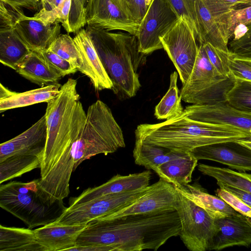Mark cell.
<instances>
[{"label":"cell","instance_id":"9a60e30c","mask_svg":"<svg viewBox=\"0 0 251 251\" xmlns=\"http://www.w3.org/2000/svg\"><path fill=\"white\" fill-rule=\"evenodd\" d=\"M182 114L189 118L206 123L226 124L245 129L251 130V118L227 102L210 104H192L183 110Z\"/></svg>","mask_w":251,"mask_h":251},{"label":"cell","instance_id":"f546056e","mask_svg":"<svg viewBox=\"0 0 251 251\" xmlns=\"http://www.w3.org/2000/svg\"><path fill=\"white\" fill-rule=\"evenodd\" d=\"M43 154L18 155L10 156L0 162V183L35 169L40 168Z\"/></svg>","mask_w":251,"mask_h":251},{"label":"cell","instance_id":"9f6ffc18","mask_svg":"<svg viewBox=\"0 0 251 251\" xmlns=\"http://www.w3.org/2000/svg\"><path fill=\"white\" fill-rule=\"evenodd\" d=\"M250 223L251 224V218H248Z\"/></svg>","mask_w":251,"mask_h":251},{"label":"cell","instance_id":"c3c4849f","mask_svg":"<svg viewBox=\"0 0 251 251\" xmlns=\"http://www.w3.org/2000/svg\"><path fill=\"white\" fill-rule=\"evenodd\" d=\"M63 0H42L43 8L50 10L59 6Z\"/></svg>","mask_w":251,"mask_h":251},{"label":"cell","instance_id":"44dd1931","mask_svg":"<svg viewBox=\"0 0 251 251\" xmlns=\"http://www.w3.org/2000/svg\"><path fill=\"white\" fill-rule=\"evenodd\" d=\"M62 85L50 84L21 93L12 92L0 83V112L40 102H48L59 93Z\"/></svg>","mask_w":251,"mask_h":251},{"label":"cell","instance_id":"4316f807","mask_svg":"<svg viewBox=\"0 0 251 251\" xmlns=\"http://www.w3.org/2000/svg\"><path fill=\"white\" fill-rule=\"evenodd\" d=\"M31 50L14 28L0 31V62L16 70Z\"/></svg>","mask_w":251,"mask_h":251},{"label":"cell","instance_id":"7a4b0ae2","mask_svg":"<svg viewBox=\"0 0 251 251\" xmlns=\"http://www.w3.org/2000/svg\"><path fill=\"white\" fill-rule=\"evenodd\" d=\"M135 141L189 152L199 147L251 138L250 132L226 124L200 122L182 114L158 124L137 126Z\"/></svg>","mask_w":251,"mask_h":251},{"label":"cell","instance_id":"d6a6232c","mask_svg":"<svg viewBox=\"0 0 251 251\" xmlns=\"http://www.w3.org/2000/svg\"><path fill=\"white\" fill-rule=\"evenodd\" d=\"M47 50L68 61L78 70L80 66L79 53L74 38L69 34H60Z\"/></svg>","mask_w":251,"mask_h":251},{"label":"cell","instance_id":"ab89813d","mask_svg":"<svg viewBox=\"0 0 251 251\" xmlns=\"http://www.w3.org/2000/svg\"><path fill=\"white\" fill-rule=\"evenodd\" d=\"M40 53L47 64L58 71L63 77L78 71L69 62L51 51L46 50Z\"/></svg>","mask_w":251,"mask_h":251},{"label":"cell","instance_id":"484cf974","mask_svg":"<svg viewBox=\"0 0 251 251\" xmlns=\"http://www.w3.org/2000/svg\"><path fill=\"white\" fill-rule=\"evenodd\" d=\"M0 251H46L29 228L0 226Z\"/></svg>","mask_w":251,"mask_h":251},{"label":"cell","instance_id":"8992f818","mask_svg":"<svg viewBox=\"0 0 251 251\" xmlns=\"http://www.w3.org/2000/svg\"><path fill=\"white\" fill-rule=\"evenodd\" d=\"M235 83L230 75H220L210 62L203 44H200L196 61L187 82L181 89V100L192 104L227 102L226 95Z\"/></svg>","mask_w":251,"mask_h":251},{"label":"cell","instance_id":"4dcf8cb0","mask_svg":"<svg viewBox=\"0 0 251 251\" xmlns=\"http://www.w3.org/2000/svg\"><path fill=\"white\" fill-rule=\"evenodd\" d=\"M177 78V72L175 71L171 75L169 89L155 107L154 115L158 120H168L181 115L183 111L178 94Z\"/></svg>","mask_w":251,"mask_h":251},{"label":"cell","instance_id":"cb8c5ba5","mask_svg":"<svg viewBox=\"0 0 251 251\" xmlns=\"http://www.w3.org/2000/svg\"><path fill=\"white\" fill-rule=\"evenodd\" d=\"M176 188L196 204L204 209L214 220L233 215L238 213L220 197L209 194L198 185L188 184Z\"/></svg>","mask_w":251,"mask_h":251},{"label":"cell","instance_id":"f6af8a7d","mask_svg":"<svg viewBox=\"0 0 251 251\" xmlns=\"http://www.w3.org/2000/svg\"><path fill=\"white\" fill-rule=\"evenodd\" d=\"M14 8L24 7L29 10H38L42 4V0H0Z\"/></svg>","mask_w":251,"mask_h":251},{"label":"cell","instance_id":"f1b7e54d","mask_svg":"<svg viewBox=\"0 0 251 251\" xmlns=\"http://www.w3.org/2000/svg\"><path fill=\"white\" fill-rule=\"evenodd\" d=\"M198 168L202 174L215 178L217 184L227 185L251 194V174L202 163L198 164Z\"/></svg>","mask_w":251,"mask_h":251},{"label":"cell","instance_id":"e0dca14e","mask_svg":"<svg viewBox=\"0 0 251 251\" xmlns=\"http://www.w3.org/2000/svg\"><path fill=\"white\" fill-rule=\"evenodd\" d=\"M44 115L27 129L0 145V162L14 155L43 154L47 140Z\"/></svg>","mask_w":251,"mask_h":251},{"label":"cell","instance_id":"e575fe53","mask_svg":"<svg viewBox=\"0 0 251 251\" xmlns=\"http://www.w3.org/2000/svg\"><path fill=\"white\" fill-rule=\"evenodd\" d=\"M72 1V0H63L59 6L50 10L42 8L34 16L46 24L60 23L68 32Z\"/></svg>","mask_w":251,"mask_h":251},{"label":"cell","instance_id":"3957f363","mask_svg":"<svg viewBox=\"0 0 251 251\" xmlns=\"http://www.w3.org/2000/svg\"><path fill=\"white\" fill-rule=\"evenodd\" d=\"M120 99L134 97L141 87L137 71L147 55L139 50L135 35L87 26L86 29Z\"/></svg>","mask_w":251,"mask_h":251},{"label":"cell","instance_id":"f35d334b","mask_svg":"<svg viewBox=\"0 0 251 251\" xmlns=\"http://www.w3.org/2000/svg\"><path fill=\"white\" fill-rule=\"evenodd\" d=\"M88 0H72L68 33H76L87 24L85 8Z\"/></svg>","mask_w":251,"mask_h":251},{"label":"cell","instance_id":"7402d4cb","mask_svg":"<svg viewBox=\"0 0 251 251\" xmlns=\"http://www.w3.org/2000/svg\"><path fill=\"white\" fill-rule=\"evenodd\" d=\"M17 73L30 81L42 87L58 83L62 75L45 61L40 52L31 51L19 64Z\"/></svg>","mask_w":251,"mask_h":251},{"label":"cell","instance_id":"4fadbf2b","mask_svg":"<svg viewBox=\"0 0 251 251\" xmlns=\"http://www.w3.org/2000/svg\"><path fill=\"white\" fill-rule=\"evenodd\" d=\"M74 40L79 55L80 66L78 71L90 79L96 91L112 90L113 83L86 30L81 28L78 30Z\"/></svg>","mask_w":251,"mask_h":251},{"label":"cell","instance_id":"d6986e66","mask_svg":"<svg viewBox=\"0 0 251 251\" xmlns=\"http://www.w3.org/2000/svg\"><path fill=\"white\" fill-rule=\"evenodd\" d=\"M229 142L211 144L194 149L189 152L198 160L217 162L238 172L251 171V150L241 146L236 149Z\"/></svg>","mask_w":251,"mask_h":251},{"label":"cell","instance_id":"6da1fadb","mask_svg":"<svg viewBox=\"0 0 251 251\" xmlns=\"http://www.w3.org/2000/svg\"><path fill=\"white\" fill-rule=\"evenodd\" d=\"M180 230L176 210L115 219L100 217L86 224L75 246L96 245L101 251H157L169 239L179 235Z\"/></svg>","mask_w":251,"mask_h":251},{"label":"cell","instance_id":"30bf717a","mask_svg":"<svg viewBox=\"0 0 251 251\" xmlns=\"http://www.w3.org/2000/svg\"><path fill=\"white\" fill-rule=\"evenodd\" d=\"M148 186L134 191L106 195L69 206L56 222L66 225H86L93 220L116 212L130 204L145 192Z\"/></svg>","mask_w":251,"mask_h":251},{"label":"cell","instance_id":"bcb514c9","mask_svg":"<svg viewBox=\"0 0 251 251\" xmlns=\"http://www.w3.org/2000/svg\"><path fill=\"white\" fill-rule=\"evenodd\" d=\"M234 29L239 25H247L251 22V6L234 9Z\"/></svg>","mask_w":251,"mask_h":251},{"label":"cell","instance_id":"603a6c76","mask_svg":"<svg viewBox=\"0 0 251 251\" xmlns=\"http://www.w3.org/2000/svg\"><path fill=\"white\" fill-rule=\"evenodd\" d=\"M198 161L190 152L177 151L173 158L158 167L157 174L176 187L185 186L191 181Z\"/></svg>","mask_w":251,"mask_h":251},{"label":"cell","instance_id":"1f68e13d","mask_svg":"<svg viewBox=\"0 0 251 251\" xmlns=\"http://www.w3.org/2000/svg\"><path fill=\"white\" fill-rule=\"evenodd\" d=\"M203 1L215 19L222 33L228 41L233 36L234 31V9L219 0Z\"/></svg>","mask_w":251,"mask_h":251},{"label":"cell","instance_id":"ac0fdd59","mask_svg":"<svg viewBox=\"0 0 251 251\" xmlns=\"http://www.w3.org/2000/svg\"><path fill=\"white\" fill-rule=\"evenodd\" d=\"M14 28L31 51L41 52L47 50L60 33L59 23L45 24L34 16L27 17L22 13Z\"/></svg>","mask_w":251,"mask_h":251},{"label":"cell","instance_id":"11a10c76","mask_svg":"<svg viewBox=\"0 0 251 251\" xmlns=\"http://www.w3.org/2000/svg\"><path fill=\"white\" fill-rule=\"evenodd\" d=\"M146 5L149 7L153 0H145Z\"/></svg>","mask_w":251,"mask_h":251},{"label":"cell","instance_id":"816d5d0a","mask_svg":"<svg viewBox=\"0 0 251 251\" xmlns=\"http://www.w3.org/2000/svg\"><path fill=\"white\" fill-rule=\"evenodd\" d=\"M238 144L245 147L251 150V140L248 139H242L235 141Z\"/></svg>","mask_w":251,"mask_h":251},{"label":"cell","instance_id":"9c48e42d","mask_svg":"<svg viewBox=\"0 0 251 251\" xmlns=\"http://www.w3.org/2000/svg\"><path fill=\"white\" fill-rule=\"evenodd\" d=\"M179 18L167 0H153L136 35L139 51L147 55L163 49L160 38L173 27Z\"/></svg>","mask_w":251,"mask_h":251},{"label":"cell","instance_id":"836d02e7","mask_svg":"<svg viewBox=\"0 0 251 251\" xmlns=\"http://www.w3.org/2000/svg\"><path fill=\"white\" fill-rule=\"evenodd\" d=\"M227 102L242 111L251 110V83L235 80L226 95Z\"/></svg>","mask_w":251,"mask_h":251},{"label":"cell","instance_id":"6f0895ef","mask_svg":"<svg viewBox=\"0 0 251 251\" xmlns=\"http://www.w3.org/2000/svg\"><path fill=\"white\" fill-rule=\"evenodd\" d=\"M250 133H251V130H250Z\"/></svg>","mask_w":251,"mask_h":251},{"label":"cell","instance_id":"8d00e7d4","mask_svg":"<svg viewBox=\"0 0 251 251\" xmlns=\"http://www.w3.org/2000/svg\"><path fill=\"white\" fill-rule=\"evenodd\" d=\"M203 46L210 62L218 73L223 76H229V58L230 51L219 49L209 43L203 44Z\"/></svg>","mask_w":251,"mask_h":251},{"label":"cell","instance_id":"7bdbcfd3","mask_svg":"<svg viewBox=\"0 0 251 251\" xmlns=\"http://www.w3.org/2000/svg\"><path fill=\"white\" fill-rule=\"evenodd\" d=\"M248 31L240 38L232 40L229 43V50L241 56L251 57V22L246 25Z\"/></svg>","mask_w":251,"mask_h":251},{"label":"cell","instance_id":"f5cc1de1","mask_svg":"<svg viewBox=\"0 0 251 251\" xmlns=\"http://www.w3.org/2000/svg\"><path fill=\"white\" fill-rule=\"evenodd\" d=\"M250 6H251V0H250L245 3H239L238 4H237L233 7V9H240V8L247 7H248Z\"/></svg>","mask_w":251,"mask_h":251},{"label":"cell","instance_id":"2e32d148","mask_svg":"<svg viewBox=\"0 0 251 251\" xmlns=\"http://www.w3.org/2000/svg\"><path fill=\"white\" fill-rule=\"evenodd\" d=\"M217 232L209 251H220L242 246L247 248L251 245V224L248 217L236 214L215 220Z\"/></svg>","mask_w":251,"mask_h":251},{"label":"cell","instance_id":"681fc988","mask_svg":"<svg viewBox=\"0 0 251 251\" xmlns=\"http://www.w3.org/2000/svg\"><path fill=\"white\" fill-rule=\"evenodd\" d=\"M248 31V27L245 25H239L234 29L233 40H237L242 37Z\"/></svg>","mask_w":251,"mask_h":251},{"label":"cell","instance_id":"60d3db41","mask_svg":"<svg viewBox=\"0 0 251 251\" xmlns=\"http://www.w3.org/2000/svg\"><path fill=\"white\" fill-rule=\"evenodd\" d=\"M215 194L236 211L251 218V208L240 198L221 188L217 189L215 191Z\"/></svg>","mask_w":251,"mask_h":251},{"label":"cell","instance_id":"ba28073f","mask_svg":"<svg viewBox=\"0 0 251 251\" xmlns=\"http://www.w3.org/2000/svg\"><path fill=\"white\" fill-rule=\"evenodd\" d=\"M160 40L184 85L192 73L199 50L193 30L188 22L180 17Z\"/></svg>","mask_w":251,"mask_h":251},{"label":"cell","instance_id":"52a82bcc","mask_svg":"<svg viewBox=\"0 0 251 251\" xmlns=\"http://www.w3.org/2000/svg\"><path fill=\"white\" fill-rule=\"evenodd\" d=\"M176 188L177 200L175 209L181 223L179 235L181 240L190 251H209L217 232L215 220Z\"/></svg>","mask_w":251,"mask_h":251},{"label":"cell","instance_id":"b9f144b4","mask_svg":"<svg viewBox=\"0 0 251 251\" xmlns=\"http://www.w3.org/2000/svg\"><path fill=\"white\" fill-rule=\"evenodd\" d=\"M22 13L21 8H14L0 0V31L14 28L15 22Z\"/></svg>","mask_w":251,"mask_h":251},{"label":"cell","instance_id":"ee69618b","mask_svg":"<svg viewBox=\"0 0 251 251\" xmlns=\"http://www.w3.org/2000/svg\"><path fill=\"white\" fill-rule=\"evenodd\" d=\"M137 22L140 24L149 7L145 0H125Z\"/></svg>","mask_w":251,"mask_h":251},{"label":"cell","instance_id":"74e56055","mask_svg":"<svg viewBox=\"0 0 251 251\" xmlns=\"http://www.w3.org/2000/svg\"><path fill=\"white\" fill-rule=\"evenodd\" d=\"M229 67L230 74L235 80L251 83V57L239 56L231 52Z\"/></svg>","mask_w":251,"mask_h":251},{"label":"cell","instance_id":"db71d44e","mask_svg":"<svg viewBox=\"0 0 251 251\" xmlns=\"http://www.w3.org/2000/svg\"><path fill=\"white\" fill-rule=\"evenodd\" d=\"M241 113H242V114L246 116H248L250 118H251V110H249V111H242V110H240Z\"/></svg>","mask_w":251,"mask_h":251},{"label":"cell","instance_id":"7c38bea8","mask_svg":"<svg viewBox=\"0 0 251 251\" xmlns=\"http://www.w3.org/2000/svg\"><path fill=\"white\" fill-rule=\"evenodd\" d=\"M176 200L177 190L175 185L160 177L158 181L149 185L145 192L133 202L102 217L115 219L129 215L175 211Z\"/></svg>","mask_w":251,"mask_h":251},{"label":"cell","instance_id":"5b68a950","mask_svg":"<svg viewBox=\"0 0 251 251\" xmlns=\"http://www.w3.org/2000/svg\"><path fill=\"white\" fill-rule=\"evenodd\" d=\"M0 207L32 228L56 221L67 208L63 201H53L39 184L10 181L0 186Z\"/></svg>","mask_w":251,"mask_h":251},{"label":"cell","instance_id":"277c9868","mask_svg":"<svg viewBox=\"0 0 251 251\" xmlns=\"http://www.w3.org/2000/svg\"><path fill=\"white\" fill-rule=\"evenodd\" d=\"M77 81L69 78L59 93L47 103V140L40 167L43 176L70 149L83 129L86 113L76 90Z\"/></svg>","mask_w":251,"mask_h":251},{"label":"cell","instance_id":"d4e9b609","mask_svg":"<svg viewBox=\"0 0 251 251\" xmlns=\"http://www.w3.org/2000/svg\"><path fill=\"white\" fill-rule=\"evenodd\" d=\"M195 14L200 35V44L209 43L219 49L229 51L226 40L203 0H195Z\"/></svg>","mask_w":251,"mask_h":251},{"label":"cell","instance_id":"83f0119b","mask_svg":"<svg viewBox=\"0 0 251 251\" xmlns=\"http://www.w3.org/2000/svg\"><path fill=\"white\" fill-rule=\"evenodd\" d=\"M176 152L162 147L135 141L133 154L136 164L152 170L157 174L158 167L173 158Z\"/></svg>","mask_w":251,"mask_h":251},{"label":"cell","instance_id":"8fae6325","mask_svg":"<svg viewBox=\"0 0 251 251\" xmlns=\"http://www.w3.org/2000/svg\"><path fill=\"white\" fill-rule=\"evenodd\" d=\"M85 17L89 27L122 30L135 36L140 25L125 0H88Z\"/></svg>","mask_w":251,"mask_h":251},{"label":"cell","instance_id":"f907efd6","mask_svg":"<svg viewBox=\"0 0 251 251\" xmlns=\"http://www.w3.org/2000/svg\"><path fill=\"white\" fill-rule=\"evenodd\" d=\"M227 5L233 7L239 3H245L250 0H219Z\"/></svg>","mask_w":251,"mask_h":251},{"label":"cell","instance_id":"7dc6e473","mask_svg":"<svg viewBox=\"0 0 251 251\" xmlns=\"http://www.w3.org/2000/svg\"><path fill=\"white\" fill-rule=\"evenodd\" d=\"M220 188H223L227 191L235 195L240 198L251 208V194L240 189L221 184H217Z\"/></svg>","mask_w":251,"mask_h":251},{"label":"cell","instance_id":"d590c367","mask_svg":"<svg viewBox=\"0 0 251 251\" xmlns=\"http://www.w3.org/2000/svg\"><path fill=\"white\" fill-rule=\"evenodd\" d=\"M178 16L184 18L193 30L196 40L200 41V35L195 14V0H167Z\"/></svg>","mask_w":251,"mask_h":251},{"label":"cell","instance_id":"ffe728a7","mask_svg":"<svg viewBox=\"0 0 251 251\" xmlns=\"http://www.w3.org/2000/svg\"><path fill=\"white\" fill-rule=\"evenodd\" d=\"M86 226L62 225L55 221L34 230L37 241L46 251H68L75 246Z\"/></svg>","mask_w":251,"mask_h":251},{"label":"cell","instance_id":"5bb4252c","mask_svg":"<svg viewBox=\"0 0 251 251\" xmlns=\"http://www.w3.org/2000/svg\"><path fill=\"white\" fill-rule=\"evenodd\" d=\"M149 170L122 176L117 174L105 183L84 190L76 197L70 199L69 206L83 203L108 195L134 191L148 187L151 179Z\"/></svg>","mask_w":251,"mask_h":251}]
</instances>
